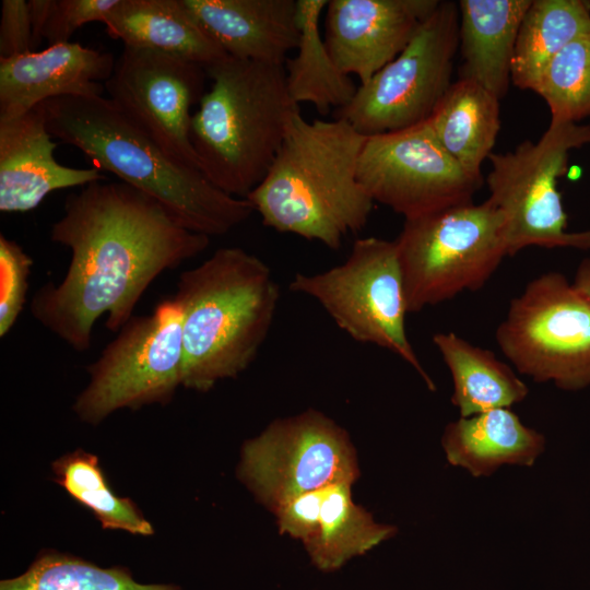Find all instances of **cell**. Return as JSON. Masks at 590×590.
Instances as JSON below:
<instances>
[{
  "label": "cell",
  "instance_id": "6da1fadb",
  "mask_svg": "<svg viewBox=\"0 0 590 590\" xmlns=\"http://www.w3.org/2000/svg\"><path fill=\"white\" fill-rule=\"evenodd\" d=\"M50 240L69 248L59 283L33 295L30 311L76 352L91 347L96 321L118 332L150 284L200 255L210 237L180 225L157 201L125 182L96 181L71 193Z\"/></svg>",
  "mask_w": 590,
  "mask_h": 590
},
{
  "label": "cell",
  "instance_id": "7a4b0ae2",
  "mask_svg": "<svg viewBox=\"0 0 590 590\" xmlns=\"http://www.w3.org/2000/svg\"><path fill=\"white\" fill-rule=\"evenodd\" d=\"M47 129L108 172L157 201L180 225L206 236L229 233L255 212L247 199L215 187L201 170L168 154L103 95L40 104Z\"/></svg>",
  "mask_w": 590,
  "mask_h": 590
},
{
  "label": "cell",
  "instance_id": "3957f363",
  "mask_svg": "<svg viewBox=\"0 0 590 590\" xmlns=\"http://www.w3.org/2000/svg\"><path fill=\"white\" fill-rule=\"evenodd\" d=\"M365 140L344 119L308 121L297 108L269 172L246 199L266 226L338 250L373 210L356 175Z\"/></svg>",
  "mask_w": 590,
  "mask_h": 590
},
{
  "label": "cell",
  "instance_id": "277c9868",
  "mask_svg": "<svg viewBox=\"0 0 590 590\" xmlns=\"http://www.w3.org/2000/svg\"><path fill=\"white\" fill-rule=\"evenodd\" d=\"M173 298L182 315V386L205 392L237 377L257 357L280 288L259 257L223 247L180 273Z\"/></svg>",
  "mask_w": 590,
  "mask_h": 590
},
{
  "label": "cell",
  "instance_id": "5b68a950",
  "mask_svg": "<svg viewBox=\"0 0 590 590\" xmlns=\"http://www.w3.org/2000/svg\"><path fill=\"white\" fill-rule=\"evenodd\" d=\"M205 71L211 86L190 123L199 168L220 190L246 199L269 172L299 106L290 97L284 64L228 56Z\"/></svg>",
  "mask_w": 590,
  "mask_h": 590
},
{
  "label": "cell",
  "instance_id": "8992f818",
  "mask_svg": "<svg viewBox=\"0 0 590 590\" xmlns=\"http://www.w3.org/2000/svg\"><path fill=\"white\" fill-rule=\"evenodd\" d=\"M394 243L408 314L480 290L508 256L504 216L488 199L405 219Z\"/></svg>",
  "mask_w": 590,
  "mask_h": 590
},
{
  "label": "cell",
  "instance_id": "52a82bcc",
  "mask_svg": "<svg viewBox=\"0 0 590 590\" xmlns=\"http://www.w3.org/2000/svg\"><path fill=\"white\" fill-rule=\"evenodd\" d=\"M589 143L590 125L551 120L538 141L526 140L512 151L488 156V200L504 216L508 256L530 246L590 249V231L566 229L557 189L570 151Z\"/></svg>",
  "mask_w": 590,
  "mask_h": 590
},
{
  "label": "cell",
  "instance_id": "ba28073f",
  "mask_svg": "<svg viewBox=\"0 0 590 590\" xmlns=\"http://www.w3.org/2000/svg\"><path fill=\"white\" fill-rule=\"evenodd\" d=\"M290 288L316 299L355 341L401 357L436 390L405 331L408 308L394 240L359 238L343 263L320 273H296Z\"/></svg>",
  "mask_w": 590,
  "mask_h": 590
},
{
  "label": "cell",
  "instance_id": "9c48e42d",
  "mask_svg": "<svg viewBox=\"0 0 590 590\" xmlns=\"http://www.w3.org/2000/svg\"><path fill=\"white\" fill-rule=\"evenodd\" d=\"M495 339L535 382L565 391L590 386V297L559 272L540 274L511 299Z\"/></svg>",
  "mask_w": 590,
  "mask_h": 590
},
{
  "label": "cell",
  "instance_id": "30bf717a",
  "mask_svg": "<svg viewBox=\"0 0 590 590\" xmlns=\"http://www.w3.org/2000/svg\"><path fill=\"white\" fill-rule=\"evenodd\" d=\"M181 320L173 297L133 316L86 366L90 379L73 405L76 415L95 425L120 409L169 402L182 386Z\"/></svg>",
  "mask_w": 590,
  "mask_h": 590
},
{
  "label": "cell",
  "instance_id": "8fae6325",
  "mask_svg": "<svg viewBox=\"0 0 590 590\" xmlns=\"http://www.w3.org/2000/svg\"><path fill=\"white\" fill-rule=\"evenodd\" d=\"M458 48V4L439 1L405 48L361 84L334 118L346 120L366 137L427 120L452 83Z\"/></svg>",
  "mask_w": 590,
  "mask_h": 590
},
{
  "label": "cell",
  "instance_id": "7c38bea8",
  "mask_svg": "<svg viewBox=\"0 0 590 590\" xmlns=\"http://www.w3.org/2000/svg\"><path fill=\"white\" fill-rule=\"evenodd\" d=\"M356 175L374 202L404 220L472 202L483 185L441 146L427 120L366 137Z\"/></svg>",
  "mask_w": 590,
  "mask_h": 590
},
{
  "label": "cell",
  "instance_id": "4fadbf2b",
  "mask_svg": "<svg viewBox=\"0 0 590 590\" xmlns=\"http://www.w3.org/2000/svg\"><path fill=\"white\" fill-rule=\"evenodd\" d=\"M239 474L273 510L303 493L358 476L346 433L323 414L309 410L278 420L243 448Z\"/></svg>",
  "mask_w": 590,
  "mask_h": 590
},
{
  "label": "cell",
  "instance_id": "5bb4252c",
  "mask_svg": "<svg viewBox=\"0 0 590 590\" xmlns=\"http://www.w3.org/2000/svg\"><path fill=\"white\" fill-rule=\"evenodd\" d=\"M205 68L163 52L126 47L104 83L114 105L179 162L199 168L191 107L205 93Z\"/></svg>",
  "mask_w": 590,
  "mask_h": 590
},
{
  "label": "cell",
  "instance_id": "9a60e30c",
  "mask_svg": "<svg viewBox=\"0 0 590 590\" xmlns=\"http://www.w3.org/2000/svg\"><path fill=\"white\" fill-rule=\"evenodd\" d=\"M439 0H329L324 43L338 68L370 80L409 44Z\"/></svg>",
  "mask_w": 590,
  "mask_h": 590
},
{
  "label": "cell",
  "instance_id": "2e32d148",
  "mask_svg": "<svg viewBox=\"0 0 590 590\" xmlns=\"http://www.w3.org/2000/svg\"><path fill=\"white\" fill-rule=\"evenodd\" d=\"M57 143L47 129L42 105L11 118H0V211L36 209L52 191L102 181L98 169L73 168L54 156Z\"/></svg>",
  "mask_w": 590,
  "mask_h": 590
},
{
  "label": "cell",
  "instance_id": "e0dca14e",
  "mask_svg": "<svg viewBox=\"0 0 590 590\" xmlns=\"http://www.w3.org/2000/svg\"><path fill=\"white\" fill-rule=\"evenodd\" d=\"M115 62L110 52L73 42L0 58V118L20 116L51 98L103 95Z\"/></svg>",
  "mask_w": 590,
  "mask_h": 590
},
{
  "label": "cell",
  "instance_id": "ac0fdd59",
  "mask_svg": "<svg viewBox=\"0 0 590 590\" xmlns=\"http://www.w3.org/2000/svg\"><path fill=\"white\" fill-rule=\"evenodd\" d=\"M227 56L284 64L297 48V0H182Z\"/></svg>",
  "mask_w": 590,
  "mask_h": 590
},
{
  "label": "cell",
  "instance_id": "d6986e66",
  "mask_svg": "<svg viewBox=\"0 0 590 590\" xmlns=\"http://www.w3.org/2000/svg\"><path fill=\"white\" fill-rule=\"evenodd\" d=\"M103 24L126 47L163 52L204 68L228 57L182 0H119Z\"/></svg>",
  "mask_w": 590,
  "mask_h": 590
},
{
  "label": "cell",
  "instance_id": "ffe728a7",
  "mask_svg": "<svg viewBox=\"0 0 590 590\" xmlns=\"http://www.w3.org/2000/svg\"><path fill=\"white\" fill-rule=\"evenodd\" d=\"M532 0H460V76L484 86L498 99L508 92L521 21Z\"/></svg>",
  "mask_w": 590,
  "mask_h": 590
},
{
  "label": "cell",
  "instance_id": "44dd1931",
  "mask_svg": "<svg viewBox=\"0 0 590 590\" xmlns=\"http://www.w3.org/2000/svg\"><path fill=\"white\" fill-rule=\"evenodd\" d=\"M441 445L451 465L480 477L504 464L533 465L545 438L509 409H495L449 423Z\"/></svg>",
  "mask_w": 590,
  "mask_h": 590
},
{
  "label": "cell",
  "instance_id": "7402d4cb",
  "mask_svg": "<svg viewBox=\"0 0 590 590\" xmlns=\"http://www.w3.org/2000/svg\"><path fill=\"white\" fill-rule=\"evenodd\" d=\"M499 101L469 79L452 82L427 119L441 146L474 178L493 153L500 129Z\"/></svg>",
  "mask_w": 590,
  "mask_h": 590
},
{
  "label": "cell",
  "instance_id": "603a6c76",
  "mask_svg": "<svg viewBox=\"0 0 590 590\" xmlns=\"http://www.w3.org/2000/svg\"><path fill=\"white\" fill-rule=\"evenodd\" d=\"M433 342L447 365L453 385L451 402L460 417L523 401L528 386L494 352L474 345L455 332H438Z\"/></svg>",
  "mask_w": 590,
  "mask_h": 590
},
{
  "label": "cell",
  "instance_id": "cb8c5ba5",
  "mask_svg": "<svg viewBox=\"0 0 590 590\" xmlns=\"http://www.w3.org/2000/svg\"><path fill=\"white\" fill-rule=\"evenodd\" d=\"M327 4L328 0H297V54L284 62L292 101L311 104L321 115L345 107L358 87L338 68L320 35V16Z\"/></svg>",
  "mask_w": 590,
  "mask_h": 590
},
{
  "label": "cell",
  "instance_id": "d4e9b609",
  "mask_svg": "<svg viewBox=\"0 0 590 590\" xmlns=\"http://www.w3.org/2000/svg\"><path fill=\"white\" fill-rule=\"evenodd\" d=\"M590 32V1L532 0L521 21L511 62V82L533 91L550 61Z\"/></svg>",
  "mask_w": 590,
  "mask_h": 590
},
{
  "label": "cell",
  "instance_id": "484cf974",
  "mask_svg": "<svg viewBox=\"0 0 590 590\" xmlns=\"http://www.w3.org/2000/svg\"><path fill=\"white\" fill-rule=\"evenodd\" d=\"M351 483L326 487L319 532L307 551L315 565L327 571L340 568L393 536L397 529L374 521L371 515L352 500Z\"/></svg>",
  "mask_w": 590,
  "mask_h": 590
},
{
  "label": "cell",
  "instance_id": "4316f807",
  "mask_svg": "<svg viewBox=\"0 0 590 590\" xmlns=\"http://www.w3.org/2000/svg\"><path fill=\"white\" fill-rule=\"evenodd\" d=\"M0 590H184L172 583H142L123 567H99L79 557L49 552L21 575L0 581Z\"/></svg>",
  "mask_w": 590,
  "mask_h": 590
},
{
  "label": "cell",
  "instance_id": "83f0119b",
  "mask_svg": "<svg viewBox=\"0 0 590 590\" xmlns=\"http://www.w3.org/2000/svg\"><path fill=\"white\" fill-rule=\"evenodd\" d=\"M52 470L56 481L73 498L90 508L104 529H120L140 535L154 532L129 498L113 493L95 456L76 450L55 461Z\"/></svg>",
  "mask_w": 590,
  "mask_h": 590
},
{
  "label": "cell",
  "instance_id": "f1b7e54d",
  "mask_svg": "<svg viewBox=\"0 0 590 590\" xmlns=\"http://www.w3.org/2000/svg\"><path fill=\"white\" fill-rule=\"evenodd\" d=\"M533 92L545 101L553 121L577 122L590 115V32L550 61Z\"/></svg>",
  "mask_w": 590,
  "mask_h": 590
},
{
  "label": "cell",
  "instance_id": "f546056e",
  "mask_svg": "<svg viewBox=\"0 0 590 590\" xmlns=\"http://www.w3.org/2000/svg\"><path fill=\"white\" fill-rule=\"evenodd\" d=\"M33 259L15 240L0 234V337H5L24 309Z\"/></svg>",
  "mask_w": 590,
  "mask_h": 590
},
{
  "label": "cell",
  "instance_id": "4dcf8cb0",
  "mask_svg": "<svg viewBox=\"0 0 590 590\" xmlns=\"http://www.w3.org/2000/svg\"><path fill=\"white\" fill-rule=\"evenodd\" d=\"M118 2L119 0H54L44 39L49 45L68 43L81 26L92 22L104 23Z\"/></svg>",
  "mask_w": 590,
  "mask_h": 590
},
{
  "label": "cell",
  "instance_id": "1f68e13d",
  "mask_svg": "<svg viewBox=\"0 0 590 590\" xmlns=\"http://www.w3.org/2000/svg\"><path fill=\"white\" fill-rule=\"evenodd\" d=\"M324 489L326 487L294 496L274 509L280 531L299 539L306 548L314 543L319 532Z\"/></svg>",
  "mask_w": 590,
  "mask_h": 590
},
{
  "label": "cell",
  "instance_id": "d6a6232c",
  "mask_svg": "<svg viewBox=\"0 0 590 590\" xmlns=\"http://www.w3.org/2000/svg\"><path fill=\"white\" fill-rule=\"evenodd\" d=\"M33 50V30L28 2L3 0L0 20V58L7 59Z\"/></svg>",
  "mask_w": 590,
  "mask_h": 590
},
{
  "label": "cell",
  "instance_id": "836d02e7",
  "mask_svg": "<svg viewBox=\"0 0 590 590\" xmlns=\"http://www.w3.org/2000/svg\"><path fill=\"white\" fill-rule=\"evenodd\" d=\"M28 8L33 30V50L42 44L44 31L52 9L54 0H30Z\"/></svg>",
  "mask_w": 590,
  "mask_h": 590
},
{
  "label": "cell",
  "instance_id": "e575fe53",
  "mask_svg": "<svg viewBox=\"0 0 590 590\" xmlns=\"http://www.w3.org/2000/svg\"><path fill=\"white\" fill-rule=\"evenodd\" d=\"M574 285L590 297V258H586L578 266Z\"/></svg>",
  "mask_w": 590,
  "mask_h": 590
}]
</instances>
